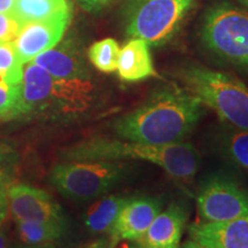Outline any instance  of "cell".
I'll return each mask as SVG.
<instances>
[{
  "mask_svg": "<svg viewBox=\"0 0 248 248\" xmlns=\"http://www.w3.org/2000/svg\"><path fill=\"white\" fill-rule=\"evenodd\" d=\"M13 248H55L52 244H44V245H21V246H16Z\"/></svg>",
  "mask_w": 248,
  "mask_h": 248,
  "instance_id": "cell-30",
  "label": "cell"
},
{
  "mask_svg": "<svg viewBox=\"0 0 248 248\" xmlns=\"http://www.w3.org/2000/svg\"><path fill=\"white\" fill-rule=\"evenodd\" d=\"M69 12L71 5L68 0H15L12 14L23 26Z\"/></svg>",
  "mask_w": 248,
  "mask_h": 248,
  "instance_id": "cell-17",
  "label": "cell"
},
{
  "mask_svg": "<svg viewBox=\"0 0 248 248\" xmlns=\"http://www.w3.org/2000/svg\"><path fill=\"white\" fill-rule=\"evenodd\" d=\"M71 20V12L47 20L23 24L13 42L15 52L21 63L31 62L37 55L54 47L63 38Z\"/></svg>",
  "mask_w": 248,
  "mask_h": 248,
  "instance_id": "cell-9",
  "label": "cell"
},
{
  "mask_svg": "<svg viewBox=\"0 0 248 248\" xmlns=\"http://www.w3.org/2000/svg\"><path fill=\"white\" fill-rule=\"evenodd\" d=\"M240 6H243L244 8L248 9V0H235Z\"/></svg>",
  "mask_w": 248,
  "mask_h": 248,
  "instance_id": "cell-31",
  "label": "cell"
},
{
  "mask_svg": "<svg viewBox=\"0 0 248 248\" xmlns=\"http://www.w3.org/2000/svg\"><path fill=\"white\" fill-rule=\"evenodd\" d=\"M22 23L12 13H0V43H13Z\"/></svg>",
  "mask_w": 248,
  "mask_h": 248,
  "instance_id": "cell-23",
  "label": "cell"
},
{
  "mask_svg": "<svg viewBox=\"0 0 248 248\" xmlns=\"http://www.w3.org/2000/svg\"><path fill=\"white\" fill-rule=\"evenodd\" d=\"M132 198L109 195L93 203L85 214L84 223L88 230L94 234L109 233L120 213Z\"/></svg>",
  "mask_w": 248,
  "mask_h": 248,
  "instance_id": "cell-16",
  "label": "cell"
},
{
  "mask_svg": "<svg viewBox=\"0 0 248 248\" xmlns=\"http://www.w3.org/2000/svg\"><path fill=\"white\" fill-rule=\"evenodd\" d=\"M121 47L113 38H105L94 43L89 48L88 55L91 63L102 73L116 71Z\"/></svg>",
  "mask_w": 248,
  "mask_h": 248,
  "instance_id": "cell-20",
  "label": "cell"
},
{
  "mask_svg": "<svg viewBox=\"0 0 248 248\" xmlns=\"http://www.w3.org/2000/svg\"><path fill=\"white\" fill-rule=\"evenodd\" d=\"M198 0H124L122 22L129 38L162 46L182 29Z\"/></svg>",
  "mask_w": 248,
  "mask_h": 248,
  "instance_id": "cell-6",
  "label": "cell"
},
{
  "mask_svg": "<svg viewBox=\"0 0 248 248\" xmlns=\"http://www.w3.org/2000/svg\"><path fill=\"white\" fill-rule=\"evenodd\" d=\"M216 147L225 159L248 170V131L224 125L216 135Z\"/></svg>",
  "mask_w": 248,
  "mask_h": 248,
  "instance_id": "cell-18",
  "label": "cell"
},
{
  "mask_svg": "<svg viewBox=\"0 0 248 248\" xmlns=\"http://www.w3.org/2000/svg\"><path fill=\"white\" fill-rule=\"evenodd\" d=\"M116 71L120 78L125 82H138L156 76L150 45L142 39L130 38L121 48Z\"/></svg>",
  "mask_w": 248,
  "mask_h": 248,
  "instance_id": "cell-15",
  "label": "cell"
},
{
  "mask_svg": "<svg viewBox=\"0 0 248 248\" xmlns=\"http://www.w3.org/2000/svg\"><path fill=\"white\" fill-rule=\"evenodd\" d=\"M31 62L55 78L90 79V71L82 49L73 39H61L54 47L37 55Z\"/></svg>",
  "mask_w": 248,
  "mask_h": 248,
  "instance_id": "cell-12",
  "label": "cell"
},
{
  "mask_svg": "<svg viewBox=\"0 0 248 248\" xmlns=\"http://www.w3.org/2000/svg\"><path fill=\"white\" fill-rule=\"evenodd\" d=\"M197 203L203 222H228L248 216V191L223 172L210 173L201 182Z\"/></svg>",
  "mask_w": 248,
  "mask_h": 248,
  "instance_id": "cell-8",
  "label": "cell"
},
{
  "mask_svg": "<svg viewBox=\"0 0 248 248\" xmlns=\"http://www.w3.org/2000/svg\"><path fill=\"white\" fill-rule=\"evenodd\" d=\"M110 1L111 0H77L80 7L91 14L101 12Z\"/></svg>",
  "mask_w": 248,
  "mask_h": 248,
  "instance_id": "cell-25",
  "label": "cell"
},
{
  "mask_svg": "<svg viewBox=\"0 0 248 248\" xmlns=\"http://www.w3.org/2000/svg\"><path fill=\"white\" fill-rule=\"evenodd\" d=\"M91 79H61L28 62L23 66L17 117L75 115L92 101Z\"/></svg>",
  "mask_w": 248,
  "mask_h": 248,
  "instance_id": "cell-3",
  "label": "cell"
},
{
  "mask_svg": "<svg viewBox=\"0 0 248 248\" xmlns=\"http://www.w3.org/2000/svg\"><path fill=\"white\" fill-rule=\"evenodd\" d=\"M21 84L9 85L0 79V121L17 119Z\"/></svg>",
  "mask_w": 248,
  "mask_h": 248,
  "instance_id": "cell-22",
  "label": "cell"
},
{
  "mask_svg": "<svg viewBox=\"0 0 248 248\" xmlns=\"http://www.w3.org/2000/svg\"><path fill=\"white\" fill-rule=\"evenodd\" d=\"M187 216L184 203L172 202L157 214L145 234L136 243L147 248H179Z\"/></svg>",
  "mask_w": 248,
  "mask_h": 248,
  "instance_id": "cell-13",
  "label": "cell"
},
{
  "mask_svg": "<svg viewBox=\"0 0 248 248\" xmlns=\"http://www.w3.org/2000/svg\"><path fill=\"white\" fill-rule=\"evenodd\" d=\"M200 39L210 53L248 71V11L228 0H217L204 12Z\"/></svg>",
  "mask_w": 248,
  "mask_h": 248,
  "instance_id": "cell-5",
  "label": "cell"
},
{
  "mask_svg": "<svg viewBox=\"0 0 248 248\" xmlns=\"http://www.w3.org/2000/svg\"><path fill=\"white\" fill-rule=\"evenodd\" d=\"M8 209L15 222H66L61 207L45 191L32 186L9 185Z\"/></svg>",
  "mask_w": 248,
  "mask_h": 248,
  "instance_id": "cell-10",
  "label": "cell"
},
{
  "mask_svg": "<svg viewBox=\"0 0 248 248\" xmlns=\"http://www.w3.org/2000/svg\"><path fill=\"white\" fill-rule=\"evenodd\" d=\"M8 247V234L6 228L0 229V248Z\"/></svg>",
  "mask_w": 248,
  "mask_h": 248,
  "instance_id": "cell-28",
  "label": "cell"
},
{
  "mask_svg": "<svg viewBox=\"0 0 248 248\" xmlns=\"http://www.w3.org/2000/svg\"><path fill=\"white\" fill-rule=\"evenodd\" d=\"M129 248H147V247L142 246V245H141V244H139V243H136V244L131 245V246H130Z\"/></svg>",
  "mask_w": 248,
  "mask_h": 248,
  "instance_id": "cell-32",
  "label": "cell"
},
{
  "mask_svg": "<svg viewBox=\"0 0 248 248\" xmlns=\"http://www.w3.org/2000/svg\"><path fill=\"white\" fill-rule=\"evenodd\" d=\"M8 187L0 192V228L4 224L6 217L8 214Z\"/></svg>",
  "mask_w": 248,
  "mask_h": 248,
  "instance_id": "cell-26",
  "label": "cell"
},
{
  "mask_svg": "<svg viewBox=\"0 0 248 248\" xmlns=\"http://www.w3.org/2000/svg\"><path fill=\"white\" fill-rule=\"evenodd\" d=\"M130 172L125 161H62L53 167L49 182L68 199L88 201L108 193Z\"/></svg>",
  "mask_w": 248,
  "mask_h": 248,
  "instance_id": "cell-7",
  "label": "cell"
},
{
  "mask_svg": "<svg viewBox=\"0 0 248 248\" xmlns=\"http://www.w3.org/2000/svg\"><path fill=\"white\" fill-rule=\"evenodd\" d=\"M15 0H0V13H12Z\"/></svg>",
  "mask_w": 248,
  "mask_h": 248,
  "instance_id": "cell-27",
  "label": "cell"
},
{
  "mask_svg": "<svg viewBox=\"0 0 248 248\" xmlns=\"http://www.w3.org/2000/svg\"><path fill=\"white\" fill-rule=\"evenodd\" d=\"M0 77L9 85H20L23 64L18 60L13 43H0Z\"/></svg>",
  "mask_w": 248,
  "mask_h": 248,
  "instance_id": "cell-21",
  "label": "cell"
},
{
  "mask_svg": "<svg viewBox=\"0 0 248 248\" xmlns=\"http://www.w3.org/2000/svg\"><path fill=\"white\" fill-rule=\"evenodd\" d=\"M190 239L208 248H248V216L228 222H201L188 228Z\"/></svg>",
  "mask_w": 248,
  "mask_h": 248,
  "instance_id": "cell-14",
  "label": "cell"
},
{
  "mask_svg": "<svg viewBox=\"0 0 248 248\" xmlns=\"http://www.w3.org/2000/svg\"><path fill=\"white\" fill-rule=\"evenodd\" d=\"M66 222H16L20 240L27 245L52 244L63 234Z\"/></svg>",
  "mask_w": 248,
  "mask_h": 248,
  "instance_id": "cell-19",
  "label": "cell"
},
{
  "mask_svg": "<svg viewBox=\"0 0 248 248\" xmlns=\"http://www.w3.org/2000/svg\"><path fill=\"white\" fill-rule=\"evenodd\" d=\"M14 159L8 150L0 148V192L11 185V175Z\"/></svg>",
  "mask_w": 248,
  "mask_h": 248,
  "instance_id": "cell-24",
  "label": "cell"
},
{
  "mask_svg": "<svg viewBox=\"0 0 248 248\" xmlns=\"http://www.w3.org/2000/svg\"><path fill=\"white\" fill-rule=\"evenodd\" d=\"M176 75L225 125L248 131V86L244 82L225 71L197 63L181 67Z\"/></svg>",
  "mask_w": 248,
  "mask_h": 248,
  "instance_id": "cell-4",
  "label": "cell"
},
{
  "mask_svg": "<svg viewBox=\"0 0 248 248\" xmlns=\"http://www.w3.org/2000/svg\"><path fill=\"white\" fill-rule=\"evenodd\" d=\"M179 248H208V247L203 246V245L197 243V241H194L192 239H188L187 241H185V243L183 244Z\"/></svg>",
  "mask_w": 248,
  "mask_h": 248,
  "instance_id": "cell-29",
  "label": "cell"
},
{
  "mask_svg": "<svg viewBox=\"0 0 248 248\" xmlns=\"http://www.w3.org/2000/svg\"><path fill=\"white\" fill-rule=\"evenodd\" d=\"M61 161H126L153 163L179 182L188 183L200 167V154L190 142L152 145L124 139L94 137L62 150Z\"/></svg>",
  "mask_w": 248,
  "mask_h": 248,
  "instance_id": "cell-2",
  "label": "cell"
},
{
  "mask_svg": "<svg viewBox=\"0 0 248 248\" xmlns=\"http://www.w3.org/2000/svg\"><path fill=\"white\" fill-rule=\"evenodd\" d=\"M163 208L160 197L132 198L120 213L109 231V248L121 240L138 241Z\"/></svg>",
  "mask_w": 248,
  "mask_h": 248,
  "instance_id": "cell-11",
  "label": "cell"
},
{
  "mask_svg": "<svg viewBox=\"0 0 248 248\" xmlns=\"http://www.w3.org/2000/svg\"><path fill=\"white\" fill-rule=\"evenodd\" d=\"M204 105L184 86L166 84L113 122L120 139L152 145L183 142L202 119Z\"/></svg>",
  "mask_w": 248,
  "mask_h": 248,
  "instance_id": "cell-1",
  "label": "cell"
}]
</instances>
